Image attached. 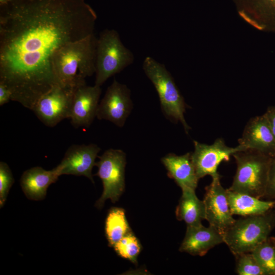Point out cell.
Instances as JSON below:
<instances>
[{"mask_svg": "<svg viewBox=\"0 0 275 275\" xmlns=\"http://www.w3.org/2000/svg\"><path fill=\"white\" fill-rule=\"evenodd\" d=\"M97 15L85 0H9L1 5L0 82L12 101L32 109L59 84L55 53L94 34Z\"/></svg>", "mask_w": 275, "mask_h": 275, "instance_id": "obj_1", "label": "cell"}, {"mask_svg": "<svg viewBox=\"0 0 275 275\" xmlns=\"http://www.w3.org/2000/svg\"><path fill=\"white\" fill-rule=\"evenodd\" d=\"M97 39L94 34L67 44L52 59V69L59 84L76 88L96 71Z\"/></svg>", "mask_w": 275, "mask_h": 275, "instance_id": "obj_2", "label": "cell"}, {"mask_svg": "<svg viewBox=\"0 0 275 275\" xmlns=\"http://www.w3.org/2000/svg\"><path fill=\"white\" fill-rule=\"evenodd\" d=\"M232 156L237 169L228 189L263 198L271 157L251 149L237 151Z\"/></svg>", "mask_w": 275, "mask_h": 275, "instance_id": "obj_3", "label": "cell"}, {"mask_svg": "<svg viewBox=\"0 0 275 275\" xmlns=\"http://www.w3.org/2000/svg\"><path fill=\"white\" fill-rule=\"evenodd\" d=\"M274 228L272 208L263 214L242 216L224 232V243L234 256L250 253L265 240Z\"/></svg>", "mask_w": 275, "mask_h": 275, "instance_id": "obj_4", "label": "cell"}, {"mask_svg": "<svg viewBox=\"0 0 275 275\" xmlns=\"http://www.w3.org/2000/svg\"><path fill=\"white\" fill-rule=\"evenodd\" d=\"M143 69L158 93L165 117L173 122H180L187 134L190 127L184 118L186 104L170 73L163 64L150 57L144 59Z\"/></svg>", "mask_w": 275, "mask_h": 275, "instance_id": "obj_5", "label": "cell"}, {"mask_svg": "<svg viewBox=\"0 0 275 275\" xmlns=\"http://www.w3.org/2000/svg\"><path fill=\"white\" fill-rule=\"evenodd\" d=\"M134 59L117 31L103 30L97 39L95 85L101 87L109 77L132 64Z\"/></svg>", "mask_w": 275, "mask_h": 275, "instance_id": "obj_6", "label": "cell"}, {"mask_svg": "<svg viewBox=\"0 0 275 275\" xmlns=\"http://www.w3.org/2000/svg\"><path fill=\"white\" fill-rule=\"evenodd\" d=\"M98 172L95 175L102 180L103 190L95 206L101 208L107 199L117 201L125 189V153L120 149H109L98 156Z\"/></svg>", "mask_w": 275, "mask_h": 275, "instance_id": "obj_7", "label": "cell"}, {"mask_svg": "<svg viewBox=\"0 0 275 275\" xmlns=\"http://www.w3.org/2000/svg\"><path fill=\"white\" fill-rule=\"evenodd\" d=\"M75 89L57 84L38 99L32 111L45 125L54 127L69 119Z\"/></svg>", "mask_w": 275, "mask_h": 275, "instance_id": "obj_8", "label": "cell"}, {"mask_svg": "<svg viewBox=\"0 0 275 275\" xmlns=\"http://www.w3.org/2000/svg\"><path fill=\"white\" fill-rule=\"evenodd\" d=\"M194 151L191 156L199 180L207 175L216 176L218 174L217 168L222 162L229 161L234 153L246 149L239 144L235 147H229L222 138L217 139L211 145L196 141H194Z\"/></svg>", "mask_w": 275, "mask_h": 275, "instance_id": "obj_9", "label": "cell"}, {"mask_svg": "<svg viewBox=\"0 0 275 275\" xmlns=\"http://www.w3.org/2000/svg\"><path fill=\"white\" fill-rule=\"evenodd\" d=\"M133 108L130 91L126 85L114 79L99 103L96 117L123 127Z\"/></svg>", "mask_w": 275, "mask_h": 275, "instance_id": "obj_10", "label": "cell"}, {"mask_svg": "<svg viewBox=\"0 0 275 275\" xmlns=\"http://www.w3.org/2000/svg\"><path fill=\"white\" fill-rule=\"evenodd\" d=\"M205 191L203 201L206 220L209 225L216 228L223 234L236 219L231 212L227 189L222 185L219 174L212 177V181L205 187Z\"/></svg>", "mask_w": 275, "mask_h": 275, "instance_id": "obj_11", "label": "cell"}, {"mask_svg": "<svg viewBox=\"0 0 275 275\" xmlns=\"http://www.w3.org/2000/svg\"><path fill=\"white\" fill-rule=\"evenodd\" d=\"M100 150V148L95 144L70 146L60 163L56 167L60 175L83 176L94 183L92 171Z\"/></svg>", "mask_w": 275, "mask_h": 275, "instance_id": "obj_12", "label": "cell"}, {"mask_svg": "<svg viewBox=\"0 0 275 275\" xmlns=\"http://www.w3.org/2000/svg\"><path fill=\"white\" fill-rule=\"evenodd\" d=\"M101 93V87L95 85L86 84L76 88L69 118L74 128H88L91 125L96 117Z\"/></svg>", "mask_w": 275, "mask_h": 275, "instance_id": "obj_13", "label": "cell"}, {"mask_svg": "<svg viewBox=\"0 0 275 275\" xmlns=\"http://www.w3.org/2000/svg\"><path fill=\"white\" fill-rule=\"evenodd\" d=\"M238 144L270 157L275 155V138L265 115L251 118L244 128Z\"/></svg>", "mask_w": 275, "mask_h": 275, "instance_id": "obj_14", "label": "cell"}, {"mask_svg": "<svg viewBox=\"0 0 275 275\" xmlns=\"http://www.w3.org/2000/svg\"><path fill=\"white\" fill-rule=\"evenodd\" d=\"M223 242V234L213 226L206 227L202 224L187 226L179 251L193 256H203L210 249Z\"/></svg>", "mask_w": 275, "mask_h": 275, "instance_id": "obj_15", "label": "cell"}, {"mask_svg": "<svg viewBox=\"0 0 275 275\" xmlns=\"http://www.w3.org/2000/svg\"><path fill=\"white\" fill-rule=\"evenodd\" d=\"M240 16L261 31L275 32V0H233Z\"/></svg>", "mask_w": 275, "mask_h": 275, "instance_id": "obj_16", "label": "cell"}, {"mask_svg": "<svg viewBox=\"0 0 275 275\" xmlns=\"http://www.w3.org/2000/svg\"><path fill=\"white\" fill-rule=\"evenodd\" d=\"M60 176L57 167L51 170H45L40 167H35L23 173L20 183L29 199L42 200L45 197L49 186L56 182Z\"/></svg>", "mask_w": 275, "mask_h": 275, "instance_id": "obj_17", "label": "cell"}, {"mask_svg": "<svg viewBox=\"0 0 275 275\" xmlns=\"http://www.w3.org/2000/svg\"><path fill=\"white\" fill-rule=\"evenodd\" d=\"M191 153L182 155L169 153L161 160L168 171V176L173 179L182 189L185 188L196 190L199 179L191 160Z\"/></svg>", "mask_w": 275, "mask_h": 275, "instance_id": "obj_18", "label": "cell"}, {"mask_svg": "<svg viewBox=\"0 0 275 275\" xmlns=\"http://www.w3.org/2000/svg\"><path fill=\"white\" fill-rule=\"evenodd\" d=\"M181 190L182 195L176 210L177 219L184 221L187 226L202 224V221L206 219L204 201L198 199L195 189L185 188Z\"/></svg>", "mask_w": 275, "mask_h": 275, "instance_id": "obj_19", "label": "cell"}, {"mask_svg": "<svg viewBox=\"0 0 275 275\" xmlns=\"http://www.w3.org/2000/svg\"><path fill=\"white\" fill-rule=\"evenodd\" d=\"M228 200L233 215L241 216L264 213L273 208L274 200L261 199L227 189Z\"/></svg>", "mask_w": 275, "mask_h": 275, "instance_id": "obj_20", "label": "cell"}, {"mask_svg": "<svg viewBox=\"0 0 275 275\" xmlns=\"http://www.w3.org/2000/svg\"><path fill=\"white\" fill-rule=\"evenodd\" d=\"M105 235L108 245H114L130 231L123 209L114 207L110 209L105 221Z\"/></svg>", "mask_w": 275, "mask_h": 275, "instance_id": "obj_21", "label": "cell"}, {"mask_svg": "<svg viewBox=\"0 0 275 275\" xmlns=\"http://www.w3.org/2000/svg\"><path fill=\"white\" fill-rule=\"evenodd\" d=\"M251 253L267 275H275V237L269 236Z\"/></svg>", "mask_w": 275, "mask_h": 275, "instance_id": "obj_22", "label": "cell"}, {"mask_svg": "<svg viewBox=\"0 0 275 275\" xmlns=\"http://www.w3.org/2000/svg\"><path fill=\"white\" fill-rule=\"evenodd\" d=\"M113 247L119 256L135 264L137 263V258L140 253L141 246L137 238L131 231L123 236Z\"/></svg>", "mask_w": 275, "mask_h": 275, "instance_id": "obj_23", "label": "cell"}, {"mask_svg": "<svg viewBox=\"0 0 275 275\" xmlns=\"http://www.w3.org/2000/svg\"><path fill=\"white\" fill-rule=\"evenodd\" d=\"M236 271L239 275H267L251 252L234 256Z\"/></svg>", "mask_w": 275, "mask_h": 275, "instance_id": "obj_24", "label": "cell"}, {"mask_svg": "<svg viewBox=\"0 0 275 275\" xmlns=\"http://www.w3.org/2000/svg\"><path fill=\"white\" fill-rule=\"evenodd\" d=\"M14 182L12 173L9 166L4 161L0 162V207L6 201L9 191Z\"/></svg>", "mask_w": 275, "mask_h": 275, "instance_id": "obj_25", "label": "cell"}, {"mask_svg": "<svg viewBox=\"0 0 275 275\" xmlns=\"http://www.w3.org/2000/svg\"><path fill=\"white\" fill-rule=\"evenodd\" d=\"M266 200H275V155L271 157L265 195Z\"/></svg>", "mask_w": 275, "mask_h": 275, "instance_id": "obj_26", "label": "cell"}, {"mask_svg": "<svg viewBox=\"0 0 275 275\" xmlns=\"http://www.w3.org/2000/svg\"><path fill=\"white\" fill-rule=\"evenodd\" d=\"M12 93L5 84L0 82V106H3L11 100Z\"/></svg>", "mask_w": 275, "mask_h": 275, "instance_id": "obj_27", "label": "cell"}, {"mask_svg": "<svg viewBox=\"0 0 275 275\" xmlns=\"http://www.w3.org/2000/svg\"><path fill=\"white\" fill-rule=\"evenodd\" d=\"M264 114L269 121L272 132L275 138V106H269Z\"/></svg>", "mask_w": 275, "mask_h": 275, "instance_id": "obj_28", "label": "cell"}, {"mask_svg": "<svg viewBox=\"0 0 275 275\" xmlns=\"http://www.w3.org/2000/svg\"><path fill=\"white\" fill-rule=\"evenodd\" d=\"M9 0H0V5L4 4L7 3Z\"/></svg>", "mask_w": 275, "mask_h": 275, "instance_id": "obj_29", "label": "cell"}, {"mask_svg": "<svg viewBox=\"0 0 275 275\" xmlns=\"http://www.w3.org/2000/svg\"><path fill=\"white\" fill-rule=\"evenodd\" d=\"M274 205H273V206L272 209H273V211H274V213H275V200H274Z\"/></svg>", "mask_w": 275, "mask_h": 275, "instance_id": "obj_30", "label": "cell"}]
</instances>
